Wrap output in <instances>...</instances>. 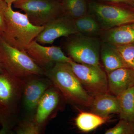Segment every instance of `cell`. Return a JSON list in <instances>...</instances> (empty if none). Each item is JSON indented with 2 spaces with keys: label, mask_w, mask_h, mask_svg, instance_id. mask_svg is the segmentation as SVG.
Segmentation results:
<instances>
[{
  "label": "cell",
  "mask_w": 134,
  "mask_h": 134,
  "mask_svg": "<svg viewBox=\"0 0 134 134\" xmlns=\"http://www.w3.org/2000/svg\"><path fill=\"white\" fill-rule=\"evenodd\" d=\"M62 97L60 92L52 84L42 96L37 106L34 120L38 125L41 126L56 110Z\"/></svg>",
  "instance_id": "7c38bea8"
},
{
  "label": "cell",
  "mask_w": 134,
  "mask_h": 134,
  "mask_svg": "<svg viewBox=\"0 0 134 134\" xmlns=\"http://www.w3.org/2000/svg\"><path fill=\"white\" fill-rule=\"evenodd\" d=\"M25 52L45 72L57 63H70L73 61L65 55L60 47L45 46L35 40L28 46Z\"/></svg>",
  "instance_id": "9c48e42d"
},
{
  "label": "cell",
  "mask_w": 134,
  "mask_h": 134,
  "mask_svg": "<svg viewBox=\"0 0 134 134\" xmlns=\"http://www.w3.org/2000/svg\"><path fill=\"white\" fill-rule=\"evenodd\" d=\"M122 5L100 2H88V12L97 20L102 30L134 23V10Z\"/></svg>",
  "instance_id": "8992f818"
},
{
  "label": "cell",
  "mask_w": 134,
  "mask_h": 134,
  "mask_svg": "<svg viewBox=\"0 0 134 134\" xmlns=\"http://www.w3.org/2000/svg\"><path fill=\"white\" fill-rule=\"evenodd\" d=\"M0 63L3 69L22 80L31 76H42L45 73L25 52L9 45L1 36Z\"/></svg>",
  "instance_id": "277c9868"
},
{
  "label": "cell",
  "mask_w": 134,
  "mask_h": 134,
  "mask_svg": "<svg viewBox=\"0 0 134 134\" xmlns=\"http://www.w3.org/2000/svg\"><path fill=\"white\" fill-rule=\"evenodd\" d=\"M120 119L134 122V86L118 96Z\"/></svg>",
  "instance_id": "d6986e66"
},
{
  "label": "cell",
  "mask_w": 134,
  "mask_h": 134,
  "mask_svg": "<svg viewBox=\"0 0 134 134\" xmlns=\"http://www.w3.org/2000/svg\"><path fill=\"white\" fill-rule=\"evenodd\" d=\"M100 58L107 74L120 68H127L116 47L102 41Z\"/></svg>",
  "instance_id": "2e32d148"
},
{
  "label": "cell",
  "mask_w": 134,
  "mask_h": 134,
  "mask_svg": "<svg viewBox=\"0 0 134 134\" xmlns=\"http://www.w3.org/2000/svg\"><path fill=\"white\" fill-rule=\"evenodd\" d=\"M115 47L127 68L134 70V43Z\"/></svg>",
  "instance_id": "44dd1931"
},
{
  "label": "cell",
  "mask_w": 134,
  "mask_h": 134,
  "mask_svg": "<svg viewBox=\"0 0 134 134\" xmlns=\"http://www.w3.org/2000/svg\"><path fill=\"white\" fill-rule=\"evenodd\" d=\"M59 1L61 2L62 1V0H59Z\"/></svg>",
  "instance_id": "f1b7e54d"
},
{
  "label": "cell",
  "mask_w": 134,
  "mask_h": 134,
  "mask_svg": "<svg viewBox=\"0 0 134 134\" xmlns=\"http://www.w3.org/2000/svg\"><path fill=\"white\" fill-rule=\"evenodd\" d=\"M133 2H134V0H133Z\"/></svg>",
  "instance_id": "f546056e"
},
{
  "label": "cell",
  "mask_w": 134,
  "mask_h": 134,
  "mask_svg": "<svg viewBox=\"0 0 134 134\" xmlns=\"http://www.w3.org/2000/svg\"><path fill=\"white\" fill-rule=\"evenodd\" d=\"M110 117H103L93 113L82 112L76 119V124L78 129L85 132H90L106 123Z\"/></svg>",
  "instance_id": "ac0fdd59"
},
{
  "label": "cell",
  "mask_w": 134,
  "mask_h": 134,
  "mask_svg": "<svg viewBox=\"0 0 134 134\" xmlns=\"http://www.w3.org/2000/svg\"><path fill=\"white\" fill-rule=\"evenodd\" d=\"M69 63L74 73L88 92L93 94L110 93L107 74L101 65L80 64L74 61Z\"/></svg>",
  "instance_id": "ba28073f"
},
{
  "label": "cell",
  "mask_w": 134,
  "mask_h": 134,
  "mask_svg": "<svg viewBox=\"0 0 134 134\" xmlns=\"http://www.w3.org/2000/svg\"><path fill=\"white\" fill-rule=\"evenodd\" d=\"M74 20L77 30L79 33L91 37H98L102 31L95 17L89 12Z\"/></svg>",
  "instance_id": "e0dca14e"
},
{
  "label": "cell",
  "mask_w": 134,
  "mask_h": 134,
  "mask_svg": "<svg viewBox=\"0 0 134 134\" xmlns=\"http://www.w3.org/2000/svg\"><path fill=\"white\" fill-rule=\"evenodd\" d=\"M110 93L93 94L90 107L92 113L103 117H108L112 114H119V98Z\"/></svg>",
  "instance_id": "9a60e30c"
},
{
  "label": "cell",
  "mask_w": 134,
  "mask_h": 134,
  "mask_svg": "<svg viewBox=\"0 0 134 134\" xmlns=\"http://www.w3.org/2000/svg\"><path fill=\"white\" fill-rule=\"evenodd\" d=\"M3 70H4L3 69L2 67V66L1 65V63H0V72H2Z\"/></svg>",
  "instance_id": "4316f807"
},
{
  "label": "cell",
  "mask_w": 134,
  "mask_h": 134,
  "mask_svg": "<svg viewBox=\"0 0 134 134\" xmlns=\"http://www.w3.org/2000/svg\"><path fill=\"white\" fill-rule=\"evenodd\" d=\"M65 48L69 57L80 64L99 66L102 41L99 37L80 33L68 37Z\"/></svg>",
  "instance_id": "5b68a950"
},
{
  "label": "cell",
  "mask_w": 134,
  "mask_h": 134,
  "mask_svg": "<svg viewBox=\"0 0 134 134\" xmlns=\"http://www.w3.org/2000/svg\"><path fill=\"white\" fill-rule=\"evenodd\" d=\"M107 75L109 92L114 96L118 97L134 86V70L132 69L120 68Z\"/></svg>",
  "instance_id": "4fadbf2b"
},
{
  "label": "cell",
  "mask_w": 134,
  "mask_h": 134,
  "mask_svg": "<svg viewBox=\"0 0 134 134\" xmlns=\"http://www.w3.org/2000/svg\"><path fill=\"white\" fill-rule=\"evenodd\" d=\"M40 126L35 121H25L19 125L15 130L18 134H38L40 132Z\"/></svg>",
  "instance_id": "603a6c76"
},
{
  "label": "cell",
  "mask_w": 134,
  "mask_h": 134,
  "mask_svg": "<svg viewBox=\"0 0 134 134\" xmlns=\"http://www.w3.org/2000/svg\"><path fill=\"white\" fill-rule=\"evenodd\" d=\"M105 134H134V122L120 119L119 122L113 127L107 130Z\"/></svg>",
  "instance_id": "7402d4cb"
},
{
  "label": "cell",
  "mask_w": 134,
  "mask_h": 134,
  "mask_svg": "<svg viewBox=\"0 0 134 134\" xmlns=\"http://www.w3.org/2000/svg\"><path fill=\"white\" fill-rule=\"evenodd\" d=\"M61 2L64 13L74 19L81 17L88 12L86 0H62Z\"/></svg>",
  "instance_id": "ffe728a7"
},
{
  "label": "cell",
  "mask_w": 134,
  "mask_h": 134,
  "mask_svg": "<svg viewBox=\"0 0 134 134\" xmlns=\"http://www.w3.org/2000/svg\"><path fill=\"white\" fill-rule=\"evenodd\" d=\"M45 75L66 100L76 105L89 107L92 96L82 85L69 63H57Z\"/></svg>",
  "instance_id": "6da1fadb"
},
{
  "label": "cell",
  "mask_w": 134,
  "mask_h": 134,
  "mask_svg": "<svg viewBox=\"0 0 134 134\" xmlns=\"http://www.w3.org/2000/svg\"><path fill=\"white\" fill-rule=\"evenodd\" d=\"M12 4L24 11L32 23L37 26H44L64 13L59 0H19Z\"/></svg>",
  "instance_id": "52a82bcc"
},
{
  "label": "cell",
  "mask_w": 134,
  "mask_h": 134,
  "mask_svg": "<svg viewBox=\"0 0 134 134\" xmlns=\"http://www.w3.org/2000/svg\"><path fill=\"white\" fill-rule=\"evenodd\" d=\"M44 26V30L35 40L41 44H52L59 38L68 37L79 33L74 19L65 13L48 22Z\"/></svg>",
  "instance_id": "30bf717a"
},
{
  "label": "cell",
  "mask_w": 134,
  "mask_h": 134,
  "mask_svg": "<svg viewBox=\"0 0 134 134\" xmlns=\"http://www.w3.org/2000/svg\"><path fill=\"white\" fill-rule=\"evenodd\" d=\"M40 76H31L23 79V95L26 110L33 111L47 89L52 85L50 80Z\"/></svg>",
  "instance_id": "8fae6325"
},
{
  "label": "cell",
  "mask_w": 134,
  "mask_h": 134,
  "mask_svg": "<svg viewBox=\"0 0 134 134\" xmlns=\"http://www.w3.org/2000/svg\"><path fill=\"white\" fill-rule=\"evenodd\" d=\"M12 5L8 4L5 13V30L0 36L9 45L25 52L44 26L32 23L26 14L14 11Z\"/></svg>",
  "instance_id": "3957f363"
},
{
  "label": "cell",
  "mask_w": 134,
  "mask_h": 134,
  "mask_svg": "<svg viewBox=\"0 0 134 134\" xmlns=\"http://www.w3.org/2000/svg\"><path fill=\"white\" fill-rule=\"evenodd\" d=\"M8 4L4 0H0V36L4 32L5 26V13Z\"/></svg>",
  "instance_id": "cb8c5ba5"
},
{
  "label": "cell",
  "mask_w": 134,
  "mask_h": 134,
  "mask_svg": "<svg viewBox=\"0 0 134 134\" xmlns=\"http://www.w3.org/2000/svg\"><path fill=\"white\" fill-rule=\"evenodd\" d=\"M23 80L5 70L0 72V134L9 133L14 126L23 95Z\"/></svg>",
  "instance_id": "7a4b0ae2"
},
{
  "label": "cell",
  "mask_w": 134,
  "mask_h": 134,
  "mask_svg": "<svg viewBox=\"0 0 134 134\" xmlns=\"http://www.w3.org/2000/svg\"><path fill=\"white\" fill-rule=\"evenodd\" d=\"M104 2L118 4L120 5H127L133 7L134 4L133 0H102Z\"/></svg>",
  "instance_id": "d4e9b609"
},
{
  "label": "cell",
  "mask_w": 134,
  "mask_h": 134,
  "mask_svg": "<svg viewBox=\"0 0 134 134\" xmlns=\"http://www.w3.org/2000/svg\"><path fill=\"white\" fill-rule=\"evenodd\" d=\"M86 1H88V2L93 1H100V0H86Z\"/></svg>",
  "instance_id": "83f0119b"
},
{
  "label": "cell",
  "mask_w": 134,
  "mask_h": 134,
  "mask_svg": "<svg viewBox=\"0 0 134 134\" xmlns=\"http://www.w3.org/2000/svg\"><path fill=\"white\" fill-rule=\"evenodd\" d=\"M99 37L102 42L115 46L134 43V23L102 30Z\"/></svg>",
  "instance_id": "5bb4252c"
},
{
  "label": "cell",
  "mask_w": 134,
  "mask_h": 134,
  "mask_svg": "<svg viewBox=\"0 0 134 134\" xmlns=\"http://www.w3.org/2000/svg\"><path fill=\"white\" fill-rule=\"evenodd\" d=\"M4 1H5V2L7 3L8 4H12L14 2L17 1H19V0H4Z\"/></svg>",
  "instance_id": "484cf974"
}]
</instances>
